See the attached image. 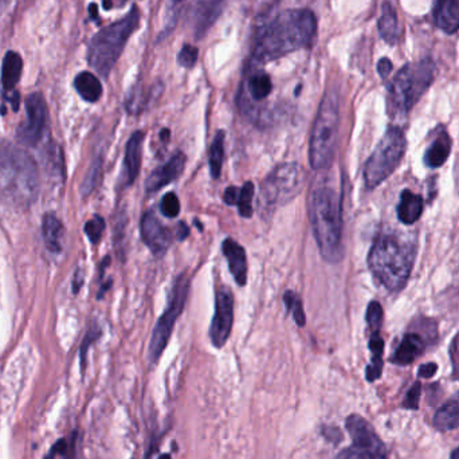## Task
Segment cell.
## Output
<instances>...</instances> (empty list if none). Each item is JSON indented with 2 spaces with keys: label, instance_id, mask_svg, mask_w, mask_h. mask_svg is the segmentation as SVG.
I'll use <instances>...</instances> for the list:
<instances>
[{
  "label": "cell",
  "instance_id": "4",
  "mask_svg": "<svg viewBox=\"0 0 459 459\" xmlns=\"http://www.w3.org/2000/svg\"><path fill=\"white\" fill-rule=\"evenodd\" d=\"M309 215L321 255L325 261L336 264L342 256V196L329 186L313 188Z\"/></svg>",
  "mask_w": 459,
  "mask_h": 459
},
{
  "label": "cell",
  "instance_id": "53",
  "mask_svg": "<svg viewBox=\"0 0 459 459\" xmlns=\"http://www.w3.org/2000/svg\"><path fill=\"white\" fill-rule=\"evenodd\" d=\"M159 459H172V458H171V455H160V457H159Z\"/></svg>",
  "mask_w": 459,
  "mask_h": 459
},
{
  "label": "cell",
  "instance_id": "9",
  "mask_svg": "<svg viewBox=\"0 0 459 459\" xmlns=\"http://www.w3.org/2000/svg\"><path fill=\"white\" fill-rule=\"evenodd\" d=\"M407 142L399 126H388L364 167V183L368 190L379 187L395 172L406 153Z\"/></svg>",
  "mask_w": 459,
  "mask_h": 459
},
{
  "label": "cell",
  "instance_id": "10",
  "mask_svg": "<svg viewBox=\"0 0 459 459\" xmlns=\"http://www.w3.org/2000/svg\"><path fill=\"white\" fill-rule=\"evenodd\" d=\"M190 277L187 273H183L175 281L172 286L171 294H169V307L166 312L161 315L153 329L152 339L150 344V361L156 364L159 359L163 355L164 350L169 345L171 339L172 332H174L175 323L182 315L185 309L186 302H187L188 293H190Z\"/></svg>",
  "mask_w": 459,
  "mask_h": 459
},
{
  "label": "cell",
  "instance_id": "48",
  "mask_svg": "<svg viewBox=\"0 0 459 459\" xmlns=\"http://www.w3.org/2000/svg\"><path fill=\"white\" fill-rule=\"evenodd\" d=\"M89 13H91L93 19L99 18V5H97L96 3H91V4L89 5Z\"/></svg>",
  "mask_w": 459,
  "mask_h": 459
},
{
  "label": "cell",
  "instance_id": "39",
  "mask_svg": "<svg viewBox=\"0 0 459 459\" xmlns=\"http://www.w3.org/2000/svg\"><path fill=\"white\" fill-rule=\"evenodd\" d=\"M367 324H368L369 331H377L382 328L383 324V307L377 301H372L368 305L366 316Z\"/></svg>",
  "mask_w": 459,
  "mask_h": 459
},
{
  "label": "cell",
  "instance_id": "15",
  "mask_svg": "<svg viewBox=\"0 0 459 459\" xmlns=\"http://www.w3.org/2000/svg\"><path fill=\"white\" fill-rule=\"evenodd\" d=\"M185 166L186 155L178 151L166 164L159 167L150 175L147 183H145V190L148 194L158 193L161 188L169 186V183L175 182L185 171Z\"/></svg>",
  "mask_w": 459,
  "mask_h": 459
},
{
  "label": "cell",
  "instance_id": "20",
  "mask_svg": "<svg viewBox=\"0 0 459 459\" xmlns=\"http://www.w3.org/2000/svg\"><path fill=\"white\" fill-rule=\"evenodd\" d=\"M426 350V342L418 333H407L391 358L396 366H409L414 363Z\"/></svg>",
  "mask_w": 459,
  "mask_h": 459
},
{
  "label": "cell",
  "instance_id": "46",
  "mask_svg": "<svg viewBox=\"0 0 459 459\" xmlns=\"http://www.w3.org/2000/svg\"><path fill=\"white\" fill-rule=\"evenodd\" d=\"M323 434L328 441H333L334 444H339L342 441V433H340L339 428H324Z\"/></svg>",
  "mask_w": 459,
  "mask_h": 459
},
{
  "label": "cell",
  "instance_id": "19",
  "mask_svg": "<svg viewBox=\"0 0 459 459\" xmlns=\"http://www.w3.org/2000/svg\"><path fill=\"white\" fill-rule=\"evenodd\" d=\"M222 250L228 259L232 277L237 281L238 285L245 286L247 282V258H246L245 248L231 238H228L223 242Z\"/></svg>",
  "mask_w": 459,
  "mask_h": 459
},
{
  "label": "cell",
  "instance_id": "6",
  "mask_svg": "<svg viewBox=\"0 0 459 459\" xmlns=\"http://www.w3.org/2000/svg\"><path fill=\"white\" fill-rule=\"evenodd\" d=\"M340 102L336 91H328L321 100L309 142V163L324 171L333 163L339 136Z\"/></svg>",
  "mask_w": 459,
  "mask_h": 459
},
{
  "label": "cell",
  "instance_id": "32",
  "mask_svg": "<svg viewBox=\"0 0 459 459\" xmlns=\"http://www.w3.org/2000/svg\"><path fill=\"white\" fill-rule=\"evenodd\" d=\"M283 302H285L289 312H291V315H293L297 325L304 326L305 323H307V318H305L304 307H302V302L299 297L297 296L296 293H293V291L289 290L283 294Z\"/></svg>",
  "mask_w": 459,
  "mask_h": 459
},
{
  "label": "cell",
  "instance_id": "38",
  "mask_svg": "<svg viewBox=\"0 0 459 459\" xmlns=\"http://www.w3.org/2000/svg\"><path fill=\"white\" fill-rule=\"evenodd\" d=\"M199 58V48L193 45H185L178 54V62L186 69H193Z\"/></svg>",
  "mask_w": 459,
  "mask_h": 459
},
{
  "label": "cell",
  "instance_id": "47",
  "mask_svg": "<svg viewBox=\"0 0 459 459\" xmlns=\"http://www.w3.org/2000/svg\"><path fill=\"white\" fill-rule=\"evenodd\" d=\"M82 275H81L80 272L75 273V278L74 281H73V291L74 293H77L78 290H80L81 286H82Z\"/></svg>",
  "mask_w": 459,
  "mask_h": 459
},
{
  "label": "cell",
  "instance_id": "50",
  "mask_svg": "<svg viewBox=\"0 0 459 459\" xmlns=\"http://www.w3.org/2000/svg\"><path fill=\"white\" fill-rule=\"evenodd\" d=\"M11 0H0V15L4 13L5 8L10 5Z\"/></svg>",
  "mask_w": 459,
  "mask_h": 459
},
{
  "label": "cell",
  "instance_id": "22",
  "mask_svg": "<svg viewBox=\"0 0 459 459\" xmlns=\"http://www.w3.org/2000/svg\"><path fill=\"white\" fill-rule=\"evenodd\" d=\"M450 152H452V139L445 129H441L426 151L423 161L429 169H439L446 163Z\"/></svg>",
  "mask_w": 459,
  "mask_h": 459
},
{
  "label": "cell",
  "instance_id": "7",
  "mask_svg": "<svg viewBox=\"0 0 459 459\" xmlns=\"http://www.w3.org/2000/svg\"><path fill=\"white\" fill-rule=\"evenodd\" d=\"M436 73L433 59L426 58L417 66L407 64L388 85L387 110L391 117H404L430 88Z\"/></svg>",
  "mask_w": 459,
  "mask_h": 459
},
{
  "label": "cell",
  "instance_id": "40",
  "mask_svg": "<svg viewBox=\"0 0 459 459\" xmlns=\"http://www.w3.org/2000/svg\"><path fill=\"white\" fill-rule=\"evenodd\" d=\"M420 393H422V385L420 382L414 383L412 387L410 388L409 393H407L406 398H404V409H420Z\"/></svg>",
  "mask_w": 459,
  "mask_h": 459
},
{
  "label": "cell",
  "instance_id": "33",
  "mask_svg": "<svg viewBox=\"0 0 459 459\" xmlns=\"http://www.w3.org/2000/svg\"><path fill=\"white\" fill-rule=\"evenodd\" d=\"M102 175V160L101 159H97V160L93 161L91 164V169H89L88 174H86L85 180H83L82 187H81V191H82V195L88 196L96 190L97 186H99L100 180H101Z\"/></svg>",
  "mask_w": 459,
  "mask_h": 459
},
{
  "label": "cell",
  "instance_id": "16",
  "mask_svg": "<svg viewBox=\"0 0 459 459\" xmlns=\"http://www.w3.org/2000/svg\"><path fill=\"white\" fill-rule=\"evenodd\" d=\"M225 0H196L194 8V31L196 39H202L222 13Z\"/></svg>",
  "mask_w": 459,
  "mask_h": 459
},
{
  "label": "cell",
  "instance_id": "28",
  "mask_svg": "<svg viewBox=\"0 0 459 459\" xmlns=\"http://www.w3.org/2000/svg\"><path fill=\"white\" fill-rule=\"evenodd\" d=\"M42 234L48 251L54 254L61 253L64 226L53 212H48L43 217Z\"/></svg>",
  "mask_w": 459,
  "mask_h": 459
},
{
  "label": "cell",
  "instance_id": "13",
  "mask_svg": "<svg viewBox=\"0 0 459 459\" xmlns=\"http://www.w3.org/2000/svg\"><path fill=\"white\" fill-rule=\"evenodd\" d=\"M345 428L352 438V445L368 450L377 459H388V452L380 437L377 436L371 423L367 422L361 415H350L345 420Z\"/></svg>",
  "mask_w": 459,
  "mask_h": 459
},
{
  "label": "cell",
  "instance_id": "25",
  "mask_svg": "<svg viewBox=\"0 0 459 459\" xmlns=\"http://www.w3.org/2000/svg\"><path fill=\"white\" fill-rule=\"evenodd\" d=\"M434 426L439 431H452L459 428V391L437 410Z\"/></svg>",
  "mask_w": 459,
  "mask_h": 459
},
{
  "label": "cell",
  "instance_id": "43",
  "mask_svg": "<svg viewBox=\"0 0 459 459\" xmlns=\"http://www.w3.org/2000/svg\"><path fill=\"white\" fill-rule=\"evenodd\" d=\"M393 69V62H391V59L387 58V56H385V58H382L377 62V73H379V75L383 80H385V78L391 74Z\"/></svg>",
  "mask_w": 459,
  "mask_h": 459
},
{
  "label": "cell",
  "instance_id": "30",
  "mask_svg": "<svg viewBox=\"0 0 459 459\" xmlns=\"http://www.w3.org/2000/svg\"><path fill=\"white\" fill-rule=\"evenodd\" d=\"M156 91H158L156 86L151 88L150 91H144V88H142V86L132 88L131 93L128 94L126 101V108L128 113H131V115L142 113L150 105V102L152 101L153 96H156Z\"/></svg>",
  "mask_w": 459,
  "mask_h": 459
},
{
  "label": "cell",
  "instance_id": "27",
  "mask_svg": "<svg viewBox=\"0 0 459 459\" xmlns=\"http://www.w3.org/2000/svg\"><path fill=\"white\" fill-rule=\"evenodd\" d=\"M371 332L369 339V351H371V363L367 367L366 377L368 382H375L382 377L383 372V353H385V340L380 336V329Z\"/></svg>",
  "mask_w": 459,
  "mask_h": 459
},
{
  "label": "cell",
  "instance_id": "11",
  "mask_svg": "<svg viewBox=\"0 0 459 459\" xmlns=\"http://www.w3.org/2000/svg\"><path fill=\"white\" fill-rule=\"evenodd\" d=\"M48 124V105L40 93L30 94L26 99V120L19 126L16 139L22 145L35 147L42 139Z\"/></svg>",
  "mask_w": 459,
  "mask_h": 459
},
{
  "label": "cell",
  "instance_id": "44",
  "mask_svg": "<svg viewBox=\"0 0 459 459\" xmlns=\"http://www.w3.org/2000/svg\"><path fill=\"white\" fill-rule=\"evenodd\" d=\"M438 371V366L436 363L423 364L418 369V377H423V379H430Z\"/></svg>",
  "mask_w": 459,
  "mask_h": 459
},
{
  "label": "cell",
  "instance_id": "24",
  "mask_svg": "<svg viewBox=\"0 0 459 459\" xmlns=\"http://www.w3.org/2000/svg\"><path fill=\"white\" fill-rule=\"evenodd\" d=\"M23 73V59L16 51H7L2 64V85L4 91L11 93L21 81Z\"/></svg>",
  "mask_w": 459,
  "mask_h": 459
},
{
  "label": "cell",
  "instance_id": "23",
  "mask_svg": "<svg viewBox=\"0 0 459 459\" xmlns=\"http://www.w3.org/2000/svg\"><path fill=\"white\" fill-rule=\"evenodd\" d=\"M423 202L422 196L417 195L410 190H404L401 195V202L398 204V218L403 225H414L415 222L420 221L423 214Z\"/></svg>",
  "mask_w": 459,
  "mask_h": 459
},
{
  "label": "cell",
  "instance_id": "3",
  "mask_svg": "<svg viewBox=\"0 0 459 459\" xmlns=\"http://www.w3.org/2000/svg\"><path fill=\"white\" fill-rule=\"evenodd\" d=\"M39 174L34 159L15 145L0 140V201L13 206L34 204Z\"/></svg>",
  "mask_w": 459,
  "mask_h": 459
},
{
  "label": "cell",
  "instance_id": "36",
  "mask_svg": "<svg viewBox=\"0 0 459 459\" xmlns=\"http://www.w3.org/2000/svg\"><path fill=\"white\" fill-rule=\"evenodd\" d=\"M160 210L161 214L164 217L169 218V220H174L178 215L180 214V202L179 198L175 195L174 193L166 194L161 199L160 202Z\"/></svg>",
  "mask_w": 459,
  "mask_h": 459
},
{
  "label": "cell",
  "instance_id": "5",
  "mask_svg": "<svg viewBox=\"0 0 459 459\" xmlns=\"http://www.w3.org/2000/svg\"><path fill=\"white\" fill-rule=\"evenodd\" d=\"M140 18L139 7L134 5L126 16L104 27L91 38L88 46V62L101 77H109L113 67L123 56L129 38L139 29Z\"/></svg>",
  "mask_w": 459,
  "mask_h": 459
},
{
  "label": "cell",
  "instance_id": "26",
  "mask_svg": "<svg viewBox=\"0 0 459 459\" xmlns=\"http://www.w3.org/2000/svg\"><path fill=\"white\" fill-rule=\"evenodd\" d=\"M377 30H379L380 38L388 45L394 46L398 42V13L390 2L383 3L382 15L377 21Z\"/></svg>",
  "mask_w": 459,
  "mask_h": 459
},
{
  "label": "cell",
  "instance_id": "31",
  "mask_svg": "<svg viewBox=\"0 0 459 459\" xmlns=\"http://www.w3.org/2000/svg\"><path fill=\"white\" fill-rule=\"evenodd\" d=\"M223 161H225V132H218L210 147L209 164L210 174L212 179H220L222 174Z\"/></svg>",
  "mask_w": 459,
  "mask_h": 459
},
{
  "label": "cell",
  "instance_id": "52",
  "mask_svg": "<svg viewBox=\"0 0 459 459\" xmlns=\"http://www.w3.org/2000/svg\"><path fill=\"white\" fill-rule=\"evenodd\" d=\"M450 459H459V446L455 450V452L452 453Z\"/></svg>",
  "mask_w": 459,
  "mask_h": 459
},
{
  "label": "cell",
  "instance_id": "1",
  "mask_svg": "<svg viewBox=\"0 0 459 459\" xmlns=\"http://www.w3.org/2000/svg\"><path fill=\"white\" fill-rule=\"evenodd\" d=\"M317 35V19L313 11L285 10L264 22L254 37L251 62L264 65L297 50L310 48Z\"/></svg>",
  "mask_w": 459,
  "mask_h": 459
},
{
  "label": "cell",
  "instance_id": "14",
  "mask_svg": "<svg viewBox=\"0 0 459 459\" xmlns=\"http://www.w3.org/2000/svg\"><path fill=\"white\" fill-rule=\"evenodd\" d=\"M140 232L143 242L155 255H163L171 246L172 232L158 220L153 212L143 215Z\"/></svg>",
  "mask_w": 459,
  "mask_h": 459
},
{
  "label": "cell",
  "instance_id": "34",
  "mask_svg": "<svg viewBox=\"0 0 459 459\" xmlns=\"http://www.w3.org/2000/svg\"><path fill=\"white\" fill-rule=\"evenodd\" d=\"M254 196V185L251 182H246L243 187L239 190V198H238V209H239L240 217L251 218L253 215V202Z\"/></svg>",
  "mask_w": 459,
  "mask_h": 459
},
{
  "label": "cell",
  "instance_id": "17",
  "mask_svg": "<svg viewBox=\"0 0 459 459\" xmlns=\"http://www.w3.org/2000/svg\"><path fill=\"white\" fill-rule=\"evenodd\" d=\"M145 134L137 131L132 134L126 148V158H124L123 186L129 187L136 182L142 169L143 142Z\"/></svg>",
  "mask_w": 459,
  "mask_h": 459
},
{
  "label": "cell",
  "instance_id": "41",
  "mask_svg": "<svg viewBox=\"0 0 459 459\" xmlns=\"http://www.w3.org/2000/svg\"><path fill=\"white\" fill-rule=\"evenodd\" d=\"M336 459H377V457L369 453L368 450H364L352 445V446L342 450Z\"/></svg>",
  "mask_w": 459,
  "mask_h": 459
},
{
  "label": "cell",
  "instance_id": "21",
  "mask_svg": "<svg viewBox=\"0 0 459 459\" xmlns=\"http://www.w3.org/2000/svg\"><path fill=\"white\" fill-rule=\"evenodd\" d=\"M434 19L442 31L455 34L459 30V0H436Z\"/></svg>",
  "mask_w": 459,
  "mask_h": 459
},
{
  "label": "cell",
  "instance_id": "45",
  "mask_svg": "<svg viewBox=\"0 0 459 459\" xmlns=\"http://www.w3.org/2000/svg\"><path fill=\"white\" fill-rule=\"evenodd\" d=\"M238 198H239V190L234 187V186L228 187V190L225 191V195H223L225 204H229V206H234V204H238Z\"/></svg>",
  "mask_w": 459,
  "mask_h": 459
},
{
  "label": "cell",
  "instance_id": "2",
  "mask_svg": "<svg viewBox=\"0 0 459 459\" xmlns=\"http://www.w3.org/2000/svg\"><path fill=\"white\" fill-rule=\"evenodd\" d=\"M415 254L414 240L396 234H382L369 250L368 267L383 288L398 293L409 281Z\"/></svg>",
  "mask_w": 459,
  "mask_h": 459
},
{
  "label": "cell",
  "instance_id": "35",
  "mask_svg": "<svg viewBox=\"0 0 459 459\" xmlns=\"http://www.w3.org/2000/svg\"><path fill=\"white\" fill-rule=\"evenodd\" d=\"M59 455L61 459H75V434H73L72 438L61 439L56 442V446L51 449L50 455L46 459H56Z\"/></svg>",
  "mask_w": 459,
  "mask_h": 459
},
{
  "label": "cell",
  "instance_id": "37",
  "mask_svg": "<svg viewBox=\"0 0 459 459\" xmlns=\"http://www.w3.org/2000/svg\"><path fill=\"white\" fill-rule=\"evenodd\" d=\"M104 230L105 221L104 218L100 217V215L91 218L85 225V234L88 235L89 240H91L93 245H97V243L100 242L102 234H104Z\"/></svg>",
  "mask_w": 459,
  "mask_h": 459
},
{
  "label": "cell",
  "instance_id": "18",
  "mask_svg": "<svg viewBox=\"0 0 459 459\" xmlns=\"http://www.w3.org/2000/svg\"><path fill=\"white\" fill-rule=\"evenodd\" d=\"M273 91L272 78L259 70H250L246 74L245 82L240 86L239 94L253 102H261L270 96Z\"/></svg>",
  "mask_w": 459,
  "mask_h": 459
},
{
  "label": "cell",
  "instance_id": "42",
  "mask_svg": "<svg viewBox=\"0 0 459 459\" xmlns=\"http://www.w3.org/2000/svg\"><path fill=\"white\" fill-rule=\"evenodd\" d=\"M100 334H101V332H100V329L97 328H91V331L88 332V334H86L85 340H83L82 348H81V361H82V367L85 366V358H86V351H88L89 345L91 344V342H96L97 339H99Z\"/></svg>",
  "mask_w": 459,
  "mask_h": 459
},
{
  "label": "cell",
  "instance_id": "51",
  "mask_svg": "<svg viewBox=\"0 0 459 459\" xmlns=\"http://www.w3.org/2000/svg\"><path fill=\"white\" fill-rule=\"evenodd\" d=\"M112 0H102V7H104V10L109 11L110 8H112Z\"/></svg>",
  "mask_w": 459,
  "mask_h": 459
},
{
  "label": "cell",
  "instance_id": "29",
  "mask_svg": "<svg viewBox=\"0 0 459 459\" xmlns=\"http://www.w3.org/2000/svg\"><path fill=\"white\" fill-rule=\"evenodd\" d=\"M74 88L86 102H97L102 96L101 81L91 72H81L74 78Z\"/></svg>",
  "mask_w": 459,
  "mask_h": 459
},
{
  "label": "cell",
  "instance_id": "54",
  "mask_svg": "<svg viewBox=\"0 0 459 459\" xmlns=\"http://www.w3.org/2000/svg\"><path fill=\"white\" fill-rule=\"evenodd\" d=\"M174 2H183V0H174Z\"/></svg>",
  "mask_w": 459,
  "mask_h": 459
},
{
  "label": "cell",
  "instance_id": "49",
  "mask_svg": "<svg viewBox=\"0 0 459 459\" xmlns=\"http://www.w3.org/2000/svg\"><path fill=\"white\" fill-rule=\"evenodd\" d=\"M179 228H180L179 238H180V239H185V238L187 237V235H188V228H187V226L185 225V223H180Z\"/></svg>",
  "mask_w": 459,
  "mask_h": 459
},
{
  "label": "cell",
  "instance_id": "8",
  "mask_svg": "<svg viewBox=\"0 0 459 459\" xmlns=\"http://www.w3.org/2000/svg\"><path fill=\"white\" fill-rule=\"evenodd\" d=\"M304 180V169L299 164L283 163L275 167L261 186L258 201L261 214L269 217L293 201L301 193Z\"/></svg>",
  "mask_w": 459,
  "mask_h": 459
},
{
  "label": "cell",
  "instance_id": "12",
  "mask_svg": "<svg viewBox=\"0 0 459 459\" xmlns=\"http://www.w3.org/2000/svg\"><path fill=\"white\" fill-rule=\"evenodd\" d=\"M234 323V294L226 286L218 289L215 296V313L210 328V339L215 348L228 342Z\"/></svg>",
  "mask_w": 459,
  "mask_h": 459
}]
</instances>
